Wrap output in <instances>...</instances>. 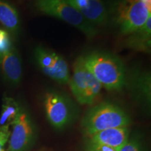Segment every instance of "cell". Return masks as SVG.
<instances>
[{
	"label": "cell",
	"mask_w": 151,
	"mask_h": 151,
	"mask_svg": "<svg viewBox=\"0 0 151 151\" xmlns=\"http://www.w3.org/2000/svg\"><path fill=\"white\" fill-rule=\"evenodd\" d=\"M141 1H143L144 4H146L148 7L151 8V0H141Z\"/></svg>",
	"instance_id": "cell-20"
},
{
	"label": "cell",
	"mask_w": 151,
	"mask_h": 151,
	"mask_svg": "<svg viewBox=\"0 0 151 151\" xmlns=\"http://www.w3.org/2000/svg\"><path fill=\"white\" fill-rule=\"evenodd\" d=\"M34 55L38 67L46 76L60 84H69V68L63 57L43 46H37Z\"/></svg>",
	"instance_id": "cell-7"
},
{
	"label": "cell",
	"mask_w": 151,
	"mask_h": 151,
	"mask_svg": "<svg viewBox=\"0 0 151 151\" xmlns=\"http://www.w3.org/2000/svg\"><path fill=\"white\" fill-rule=\"evenodd\" d=\"M11 127L8 151H26L35 137V126L25 109L22 108Z\"/></svg>",
	"instance_id": "cell-8"
},
{
	"label": "cell",
	"mask_w": 151,
	"mask_h": 151,
	"mask_svg": "<svg viewBox=\"0 0 151 151\" xmlns=\"http://www.w3.org/2000/svg\"><path fill=\"white\" fill-rule=\"evenodd\" d=\"M11 134V124L0 126V151H4V147Z\"/></svg>",
	"instance_id": "cell-17"
},
{
	"label": "cell",
	"mask_w": 151,
	"mask_h": 151,
	"mask_svg": "<svg viewBox=\"0 0 151 151\" xmlns=\"http://www.w3.org/2000/svg\"><path fill=\"white\" fill-rule=\"evenodd\" d=\"M43 106L47 120L56 129L66 127L74 118L75 109L72 101L60 92H47L43 98Z\"/></svg>",
	"instance_id": "cell-6"
},
{
	"label": "cell",
	"mask_w": 151,
	"mask_h": 151,
	"mask_svg": "<svg viewBox=\"0 0 151 151\" xmlns=\"http://www.w3.org/2000/svg\"><path fill=\"white\" fill-rule=\"evenodd\" d=\"M35 6L41 13L67 22L80 30L87 37L93 38L99 32L95 26L66 0H36Z\"/></svg>",
	"instance_id": "cell-4"
},
{
	"label": "cell",
	"mask_w": 151,
	"mask_h": 151,
	"mask_svg": "<svg viewBox=\"0 0 151 151\" xmlns=\"http://www.w3.org/2000/svg\"><path fill=\"white\" fill-rule=\"evenodd\" d=\"M131 123L129 115L118 105L101 102L88 109L81 121L85 135L89 137L111 128L128 127Z\"/></svg>",
	"instance_id": "cell-2"
},
{
	"label": "cell",
	"mask_w": 151,
	"mask_h": 151,
	"mask_svg": "<svg viewBox=\"0 0 151 151\" xmlns=\"http://www.w3.org/2000/svg\"><path fill=\"white\" fill-rule=\"evenodd\" d=\"M150 16V8L141 0H118L111 9L113 24L124 36L142 27Z\"/></svg>",
	"instance_id": "cell-3"
},
{
	"label": "cell",
	"mask_w": 151,
	"mask_h": 151,
	"mask_svg": "<svg viewBox=\"0 0 151 151\" xmlns=\"http://www.w3.org/2000/svg\"><path fill=\"white\" fill-rule=\"evenodd\" d=\"M0 23L11 35H16L20 27L17 9L7 0H0Z\"/></svg>",
	"instance_id": "cell-13"
},
{
	"label": "cell",
	"mask_w": 151,
	"mask_h": 151,
	"mask_svg": "<svg viewBox=\"0 0 151 151\" xmlns=\"http://www.w3.org/2000/svg\"><path fill=\"white\" fill-rule=\"evenodd\" d=\"M84 65L108 91H121L126 86L127 71L123 62L111 52L94 50L82 55Z\"/></svg>",
	"instance_id": "cell-1"
},
{
	"label": "cell",
	"mask_w": 151,
	"mask_h": 151,
	"mask_svg": "<svg viewBox=\"0 0 151 151\" xmlns=\"http://www.w3.org/2000/svg\"><path fill=\"white\" fill-rule=\"evenodd\" d=\"M71 91L81 105H91L101 92L102 86L84 65L82 55L73 65V74L69 82Z\"/></svg>",
	"instance_id": "cell-5"
},
{
	"label": "cell",
	"mask_w": 151,
	"mask_h": 151,
	"mask_svg": "<svg viewBox=\"0 0 151 151\" xmlns=\"http://www.w3.org/2000/svg\"><path fill=\"white\" fill-rule=\"evenodd\" d=\"M150 73L148 71L134 70L127 73L126 86H131L135 92L141 94L150 101Z\"/></svg>",
	"instance_id": "cell-14"
},
{
	"label": "cell",
	"mask_w": 151,
	"mask_h": 151,
	"mask_svg": "<svg viewBox=\"0 0 151 151\" xmlns=\"http://www.w3.org/2000/svg\"><path fill=\"white\" fill-rule=\"evenodd\" d=\"M118 151H141V148L137 140L129 139Z\"/></svg>",
	"instance_id": "cell-18"
},
{
	"label": "cell",
	"mask_w": 151,
	"mask_h": 151,
	"mask_svg": "<svg viewBox=\"0 0 151 151\" xmlns=\"http://www.w3.org/2000/svg\"><path fill=\"white\" fill-rule=\"evenodd\" d=\"M21 109L22 107L14 98L10 97H4L0 114V126L11 124Z\"/></svg>",
	"instance_id": "cell-15"
},
{
	"label": "cell",
	"mask_w": 151,
	"mask_h": 151,
	"mask_svg": "<svg viewBox=\"0 0 151 151\" xmlns=\"http://www.w3.org/2000/svg\"><path fill=\"white\" fill-rule=\"evenodd\" d=\"M124 45L126 48L138 52L150 53L151 48V16L142 27L126 36Z\"/></svg>",
	"instance_id": "cell-12"
},
{
	"label": "cell",
	"mask_w": 151,
	"mask_h": 151,
	"mask_svg": "<svg viewBox=\"0 0 151 151\" xmlns=\"http://www.w3.org/2000/svg\"><path fill=\"white\" fill-rule=\"evenodd\" d=\"M86 151H118L116 149L112 148L111 147L104 146V145L96 144L88 142L87 143Z\"/></svg>",
	"instance_id": "cell-19"
},
{
	"label": "cell",
	"mask_w": 151,
	"mask_h": 151,
	"mask_svg": "<svg viewBox=\"0 0 151 151\" xmlns=\"http://www.w3.org/2000/svg\"><path fill=\"white\" fill-rule=\"evenodd\" d=\"M0 70L4 81L11 86H17L21 81L22 60L14 46L9 51L0 54Z\"/></svg>",
	"instance_id": "cell-10"
},
{
	"label": "cell",
	"mask_w": 151,
	"mask_h": 151,
	"mask_svg": "<svg viewBox=\"0 0 151 151\" xmlns=\"http://www.w3.org/2000/svg\"><path fill=\"white\" fill-rule=\"evenodd\" d=\"M94 26L104 25L109 14L102 0H66Z\"/></svg>",
	"instance_id": "cell-9"
},
{
	"label": "cell",
	"mask_w": 151,
	"mask_h": 151,
	"mask_svg": "<svg viewBox=\"0 0 151 151\" xmlns=\"http://www.w3.org/2000/svg\"><path fill=\"white\" fill-rule=\"evenodd\" d=\"M88 142L104 145L118 150L129 139L127 127L111 128L88 137Z\"/></svg>",
	"instance_id": "cell-11"
},
{
	"label": "cell",
	"mask_w": 151,
	"mask_h": 151,
	"mask_svg": "<svg viewBox=\"0 0 151 151\" xmlns=\"http://www.w3.org/2000/svg\"><path fill=\"white\" fill-rule=\"evenodd\" d=\"M13 46L10 33L6 29H0V54L9 51Z\"/></svg>",
	"instance_id": "cell-16"
}]
</instances>
